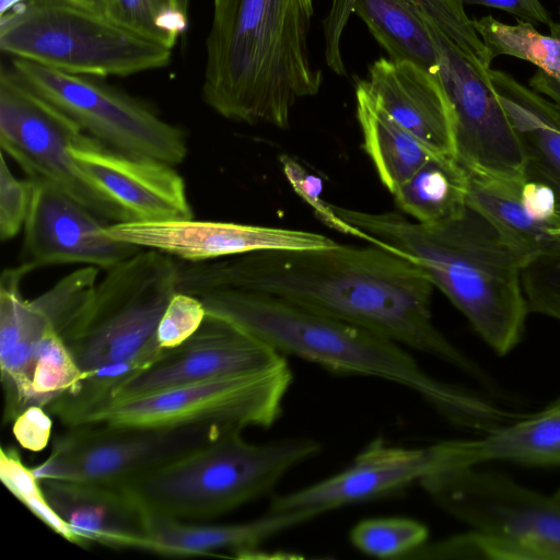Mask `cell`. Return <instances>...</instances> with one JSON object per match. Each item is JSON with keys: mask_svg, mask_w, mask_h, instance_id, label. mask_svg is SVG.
I'll return each mask as SVG.
<instances>
[{"mask_svg": "<svg viewBox=\"0 0 560 560\" xmlns=\"http://www.w3.org/2000/svg\"><path fill=\"white\" fill-rule=\"evenodd\" d=\"M313 16L314 0H212L205 103L233 121L288 128L323 82L308 49Z\"/></svg>", "mask_w": 560, "mask_h": 560, "instance_id": "cell-2", "label": "cell"}, {"mask_svg": "<svg viewBox=\"0 0 560 560\" xmlns=\"http://www.w3.org/2000/svg\"><path fill=\"white\" fill-rule=\"evenodd\" d=\"M177 291L275 295L440 359L488 384L483 370L434 325V285L408 258L376 244L266 250L178 262Z\"/></svg>", "mask_w": 560, "mask_h": 560, "instance_id": "cell-1", "label": "cell"}, {"mask_svg": "<svg viewBox=\"0 0 560 560\" xmlns=\"http://www.w3.org/2000/svg\"><path fill=\"white\" fill-rule=\"evenodd\" d=\"M392 195L411 220L442 223L467 207V172L454 158L432 156Z\"/></svg>", "mask_w": 560, "mask_h": 560, "instance_id": "cell-28", "label": "cell"}, {"mask_svg": "<svg viewBox=\"0 0 560 560\" xmlns=\"http://www.w3.org/2000/svg\"><path fill=\"white\" fill-rule=\"evenodd\" d=\"M384 109L430 152L455 159L454 117L439 78L410 61L381 57L366 81Z\"/></svg>", "mask_w": 560, "mask_h": 560, "instance_id": "cell-19", "label": "cell"}, {"mask_svg": "<svg viewBox=\"0 0 560 560\" xmlns=\"http://www.w3.org/2000/svg\"><path fill=\"white\" fill-rule=\"evenodd\" d=\"M68 1L107 15L108 0H68Z\"/></svg>", "mask_w": 560, "mask_h": 560, "instance_id": "cell-42", "label": "cell"}, {"mask_svg": "<svg viewBox=\"0 0 560 560\" xmlns=\"http://www.w3.org/2000/svg\"><path fill=\"white\" fill-rule=\"evenodd\" d=\"M70 154L85 180L121 209L128 222L194 219L174 165L115 151L89 135L71 144Z\"/></svg>", "mask_w": 560, "mask_h": 560, "instance_id": "cell-17", "label": "cell"}, {"mask_svg": "<svg viewBox=\"0 0 560 560\" xmlns=\"http://www.w3.org/2000/svg\"><path fill=\"white\" fill-rule=\"evenodd\" d=\"M550 31L552 35L560 37V23L553 22ZM530 86L560 106V85L545 72L538 70L530 80Z\"/></svg>", "mask_w": 560, "mask_h": 560, "instance_id": "cell-41", "label": "cell"}, {"mask_svg": "<svg viewBox=\"0 0 560 560\" xmlns=\"http://www.w3.org/2000/svg\"><path fill=\"white\" fill-rule=\"evenodd\" d=\"M524 182L467 172L466 200L469 207L481 213L499 231L526 262L560 238V220L539 221L525 210L521 201V187Z\"/></svg>", "mask_w": 560, "mask_h": 560, "instance_id": "cell-26", "label": "cell"}, {"mask_svg": "<svg viewBox=\"0 0 560 560\" xmlns=\"http://www.w3.org/2000/svg\"><path fill=\"white\" fill-rule=\"evenodd\" d=\"M460 440H445L421 447H404L377 438L351 465L305 488L276 497L270 512L326 511L374 500L447 470L465 468Z\"/></svg>", "mask_w": 560, "mask_h": 560, "instance_id": "cell-14", "label": "cell"}, {"mask_svg": "<svg viewBox=\"0 0 560 560\" xmlns=\"http://www.w3.org/2000/svg\"><path fill=\"white\" fill-rule=\"evenodd\" d=\"M178 3L184 12L188 13L190 0H178Z\"/></svg>", "mask_w": 560, "mask_h": 560, "instance_id": "cell-44", "label": "cell"}, {"mask_svg": "<svg viewBox=\"0 0 560 560\" xmlns=\"http://www.w3.org/2000/svg\"><path fill=\"white\" fill-rule=\"evenodd\" d=\"M33 182L19 179L10 171L5 154L0 164V237L13 238L23 228L32 199Z\"/></svg>", "mask_w": 560, "mask_h": 560, "instance_id": "cell-37", "label": "cell"}, {"mask_svg": "<svg viewBox=\"0 0 560 560\" xmlns=\"http://www.w3.org/2000/svg\"><path fill=\"white\" fill-rule=\"evenodd\" d=\"M419 485L447 514L504 544L514 560H560V504L552 497L477 466Z\"/></svg>", "mask_w": 560, "mask_h": 560, "instance_id": "cell-10", "label": "cell"}, {"mask_svg": "<svg viewBox=\"0 0 560 560\" xmlns=\"http://www.w3.org/2000/svg\"><path fill=\"white\" fill-rule=\"evenodd\" d=\"M293 380L288 361L262 370L212 378L125 399H103L59 412L67 427L268 428L282 413Z\"/></svg>", "mask_w": 560, "mask_h": 560, "instance_id": "cell-9", "label": "cell"}, {"mask_svg": "<svg viewBox=\"0 0 560 560\" xmlns=\"http://www.w3.org/2000/svg\"><path fill=\"white\" fill-rule=\"evenodd\" d=\"M284 360V355L243 329L207 315L201 327L187 341L118 383L103 399L147 395L271 368Z\"/></svg>", "mask_w": 560, "mask_h": 560, "instance_id": "cell-15", "label": "cell"}, {"mask_svg": "<svg viewBox=\"0 0 560 560\" xmlns=\"http://www.w3.org/2000/svg\"><path fill=\"white\" fill-rule=\"evenodd\" d=\"M521 201L525 210L539 221L560 220L556 195L545 184L525 180L521 187Z\"/></svg>", "mask_w": 560, "mask_h": 560, "instance_id": "cell-39", "label": "cell"}, {"mask_svg": "<svg viewBox=\"0 0 560 560\" xmlns=\"http://www.w3.org/2000/svg\"><path fill=\"white\" fill-rule=\"evenodd\" d=\"M468 467L486 462H510L530 466L560 465V397L545 409L482 434L463 440Z\"/></svg>", "mask_w": 560, "mask_h": 560, "instance_id": "cell-25", "label": "cell"}, {"mask_svg": "<svg viewBox=\"0 0 560 560\" xmlns=\"http://www.w3.org/2000/svg\"><path fill=\"white\" fill-rule=\"evenodd\" d=\"M463 4H479L499 9L517 16L521 20L550 26L551 20L548 11L540 0H458Z\"/></svg>", "mask_w": 560, "mask_h": 560, "instance_id": "cell-40", "label": "cell"}, {"mask_svg": "<svg viewBox=\"0 0 560 560\" xmlns=\"http://www.w3.org/2000/svg\"><path fill=\"white\" fill-rule=\"evenodd\" d=\"M107 15L140 36L170 49L188 25L178 0H108Z\"/></svg>", "mask_w": 560, "mask_h": 560, "instance_id": "cell-31", "label": "cell"}, {"mask_svg": "<svg viewBox=\"0 0 560 560\" xmlns=\"http://www.w3.org/2000/svg\"><path fill=\"white\" fill-rule=\"evenodd\" d=\"M86 133L62 110L32 90L13 69L0 72V145L27 178L60 190L106 224L127 215L79 172L70 147Z\"/></svg>", "mask_w": 560, "mask_h": 560, "instance_id": "cell-12", "label": "cell"}, {"mask_svg": "<svg viewBox=\"0 0 560 560\" xmlns=\"http://www.w3.org/2000/svg\"><path fill=\"white\" fill-rule=\"evenodd\" d=\"M242 431L226 430L121 489L149 515L210 521L267 494L322 451L311 438L255 444Z\"/></svg>", "mask_w": 560, "mask_h": 560, "instance_id": "cell-5", "label": "cell"}, {"mask_svg": "<svg viewBox=\"0 0 560 560\" xmlns=\"http://www.w3.org/2000/svg\"><path fill=\"white\" fill-rule=\"evenodd\" d=\"M107 225L55 187L33 182L22 262L34 269L83 264L107 271L141 249L108 236Z\"/></svg>", "mask_w": 560, "mask_h": 560, "instance_id": "cell-18", "label": "cell"}, {"mask_svg": "<svg viewBox=\"0 0 560 560\" xmlns=\"http://www.w3.org/2000/svg\"><path fill=\"white\" fill-rule=\"evenodd\" d=\"M51 431L50 412L38 405L26 407L12 421V433L16 442L32 452L43 451L48 445Z\"/></svg>", "mask_w": 560, "mask_h": 560, "instance_id": "cell-38", "label": "cell"}, {"mask_svg": "<svg viewBox=\"0 0 560 560\" xmlns=\"http://www.w3.org/2000/svg\"><path fill=\"white\" fill-rule=\"evenodd\" d=\"M282 173L293 191L310 206L314 214L329 229L360 238L358 230L345 222L335 211L334 205L322 198L323 182L310 173L300 162L290 155H281Z\"/></svg>", "mask_w": 560, "mask_h": 560, "instance_id": "cell-36", "label": "cell"}, {"mask_svg": "<svg viewBox=\"0 0 560 560\" xmlns=\"http://www.w3.org/2000/svg\"><path fill=\"white\" fill-rule=\"evenodd\" d=\"M353 13L389 59L413 62L439 78L435 47L413 0H354Z\"/></svg>", "mask_w": 560, "mask_h": 560, "instance_id": "cell-27", "label": "cell"}, {"mask_svg": "<svg viewBox=\"0 0 560 560\" xmlns=\"http://www.w3.org/2000/svg\"><path fill=\"white\" fill-rule=\"evenodd\" d=\"M355 113L364 151L390 194L429 159L439 156L384 109L365 80L355 88Z\"/></svg>", "mask_w": 560, "mask_h": 560, "instance_id": "cell-24", "label": "cell"}, {"mask_svg": "<svg viewBox=\"0 0 560 560\" xmlns=\"http://www.w3.org/2000/svg\"><path fill=\"white\" fill-rule=\"evenodd\" d=\"M40 482L77 546L139 549L148 514L125 489L51 479Z\"/></svg>", "mask_w": 560, "mask_h": 560, "instance_id": "cell-20", "label": "cell"}, {"mask_svg": "<svg viewBox=\"0 0 560 560\" xmlns=\"http://www.w3.org/2000/svg\"><path fill=\"white\" fill-rule=\"evenodd\" d=\"M0 479L4 487L39 521L57 535L75 545V538L50 505L42 482L12 446H1Z\"/></svg>", "mask_w": 560, "mask_h": 560, "instance_id": "cell-33", "label": "cell"}, {"mask_svg": "<svg viewBox=\"0 0 560 560\" xmlns=\"http://www.w3.org/2000/svg\"><path fill=\"white\" fill-rule=\"evenodd\" d=\"M435 47L454 117L455 160L467 171L524 180L517 138L499 101L491 59L458 0H413Z\"/></svg>", "mask_w": 560, "mask_h": 560, "instance_id": "cell-6", "label": "cell"}, {"mask_svg": "<svg viewBox=\"0 0 560 560\" xmlns=\"http://www.w3.org/2000/svg\"><path fill=\"white\" fill-rule=\"evenodd\" d=\"M522 283L529 312L560 320V238L525 262Z\"/></svg>", "mask_w": 560, "mask_h": 560, "instance_id": "cell-34", "label": "cell"}, {"mask_svg": "<svg viewBox=\"0 0 560 560\" xmlns=\"http://www.w3.org/2000/svg\"><path fill=\"white\" fill-rule=\"evenodd\" d=\"M106 234L141 249H153L187 262L222 259L266 250L330 247L337 242L316 232L222 221L177 220L118 222Z\"/></svg>", "mask_w": 560, "mask_h": 560, "instance_id": "cell-16", "label": "cell"}, {"mask_svg": "<svg viewBox=\"0 0 560 560\" xmlns=\"http://www.w3.org/2000/svg\"><path fill=\"white\" fill-rule=\"evenodd\" d=\"M490 77L517 138L525 180L550 187L560 209V106L506 72L491 69Z\"/></svg>", "mask_w": 560, "mask_h": 560, "instance_id": "cell-23", "label": "cell"}, {"mask_svg": "<svg viewBox=\"0 0 560 560\" xmlns=\"http://www.w3.org/2000/svg\"><path fill=\"white\" fill-rule=\"evenodd\" d=\"M0 49L18 59L96 78L166 67L172 49L68 0H26L0 16Z\"/></svg>", "mask_w": 560, "mask_h": 560, "instance_id": "cell-7", "label": "cell"}, {"mask_svg": "<svg viewBox=\"0 0 560 560\" xmlns=\"http://www.w3.org/2000/svg\"><path fill=\"white\" fill-rule=\"evenodd\" d=\"M334 209L361 240L418 265L497 354L521 341L529 313L525 261L477 210L467 205L457 217L428 225L395 212Z\"/></svg>", "mask_w": 560, "mask_h": 560, "instance_id": "cell-3", "label": "cell"}, {"mask_svg": "<svg viewBox=\"0 0 560 560\" xmlns=\"http://www.w3.org/2000/svg\"><path fill=\"white\" fill-rule=\"evenodd\" d=\"M26 0H0V16L7 14Z\"/></svg>", "mask_w": 560, "mask_h": 560, "instance_id": "cell-43", "label": "cell"}, {"mask_svg": "<svg viewBox=\"0 0 560 560\" xmlns=\"http://www.w3.org/2000/svg\"><path fill=\"white\" fill-rule=\"evenodd\" d=\"M206 317V307L199 296L175 292L159 323V346L166 351L179 347L198 331Z\"/></svg>", "mask_w": 560, "mask_h": 560, "instance_id": "cell-35", "label": "cell"}, {"mask_svg": "<svg viewBox=\"0 0 560 560\" xmlns=\"http://www.w3.org/2000/svg\"><path fill=\"white\" fill-rule=\"evenodd\" d=\"M198 296L207 315L235 325L282 355H294L338 374L404 386L458 428L481 432L495 418L493 402L432 376L406 347L381 335L266 293L224 289Z\"/></svg>", "mask_w": 560, "mask_h": 560, "instance_id": "cell-4", "label": "cell"}, {"mask_svg": "<svg viewBox=\"0 0 560 560\" xmlns=\"http://www.w3.org/2000/svg\"><path fill=\"white\" fill-rule=\"evenodd\" d=\"M489 57L512 56L528 61L560 85V37L539 33L533 23L518 19L505 24L492 15L472 20Z\"/></svg>", "mask_w": 560, "mask_h": 560, "instance_id": "cell-29", "label": "cell"}, {"mask_svg": "<svg viewBox=\"0 0 560 560\" xmlns=\"http://www.w3.org/2000/svg\"><path fill=\"white\" fill-rule=\"evenodd\" d=\"M226 430L208 424L69 427L56 436L49 456L33 470L39 480L124 488Z\"/></svg>", "mask_w": 560, "mask_h": 560, "instance_id": "cell-13", "label": "cell"}, {"mask_svg": "<svg viewBox=\"0 0 560 560\" xmlns=\"http://www.w3.org/2000/svg\"><path fill=\"white\" fill-rule=\"evenodd\" d=\"M320 514L317 510L268 511L249 522L215 525L148 514L138 550L165 557L210 556L230 550L236 558H252L265 540Z\"/></svg>", "mask_w": 560, "mask_h": 560, "instance_id": "cell-21", "label": "cell"}, {"mask_svg": "<svg viewBox=\"0 0 560 560\" xmlns=\"http://www.w3.org/2000/svg\"><path fill=\"white\" fill-rule=\"evenodd\" d=\"M177 275L174 257L153 249L106 271L66 338L83 374L120 363L147 369L166 354L156 331Z\"/></svg>", "mask_w": 560, "mask_h": 560, "instance_id": "cell-8", "label": "cell"}, {"mask_svg": "<svg viewBox=\"0 0 560 560\" xmlns=\"http://www.w3.org/2000/svg\"><path fill=\"white\" fill-rule=\"evenodd\" d=\"M22 262L2 271L0 278V371L4 393L3 421L12 422L30 406L36 348L49 326L47 315L21 292L23 278L32 272Z\"/></svg>", "mask_w": 560, "mask_h": 560, "instance_id": "cell-22", "label": "cell"}, {"mask_svg": "<svg viewBox=\"0 0 560 560\" xmlns=\"http://www.w3.org/2000/svg\"><path fill=\"white\" fill-rule=\"evenodd\" d=\"M82 378L83 373L68 342L49 326L36 348L30 406L47 409L56 400L74 394Z\"/></svg>", "mask_w": 560, "mask_h": 560, "instance_id": "cell-30", "label": "cell"}, {"mask_svg": "<svg viewBox=\"0 0 560 560\" xmlns=\"http://www.w3.org/2000/svg\"><path fill=\"white\" fill-rule=\"evenodd\" d=\"M553 500L560 504V489H558L553 495H552Z\"/></svg>", "mask_w": 560, "mask_h": 560, "instance_id": "cell-45", "label": "cell"}, {"mask_svg": "<svg viewBox=\"0 0 560 560\" xmlns=\"http://www.w3.org/2000/svg\"><path fill=\"white\" fill-rule=\"evenodd\" d=\"M429 538L428 527L407 517H375L359 522L350 541L361 552L383 559H407Z\"/></svg>", "mask_w": 560, "mask_h": 560, "instance_id": "cell-32", "label": "cell"}, {"mask_svg": "<svg viewBox=\"0 0 560 560\" xmlns=\"http://www.w3.org/2000/svg\"><path fill=\"white\" fill-rule=\"evenodd\" d=\"M12 69L103 145L171 165L185 160L187 142L179 127L96 77L71 74L18 58Z\"/></svg>", "mask_w": 560, "mask_h": 560, "instance_id": "cell-11", "label": "cell"}]
</instances>
